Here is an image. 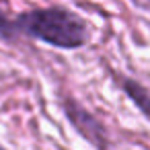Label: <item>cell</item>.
<instances>
[{
  "label": "cell",
  "instance_id": "6da1fadb",
  "mask_svg": "<svg viewBox=\"0 0 150 150\" xmlns=\"http://www.w3.org/2000/svg\"><path fill=\"white\" fill-rule=\"evenodd\" d=\"M15 27L27 37L62 50L82 47L91 39L88 23L64 6H45L21 13L15 19Z\"/></svg>",
  "mask_w": 150,
  "mask_h": 150
},
{
  "label": "cell",
  "instance_id": "7a4b0ae2",
  "mask_svg": "<svg viewBox=\"0 0 150 150\" xmlns=\"http://www.w3.org/2000/svg\"><path fill=\"white\" fill-rule=\"evenodd\" d=\"M64 111H66L68 121L80 132V136H84L91 144H95L97 150H107V146H109V134H107L103 121L97 115H93L91 111H86L72 97H68L64 101Z\"/></svg>",
  "mask_w": 150,
  "mask_h": 150
},
{
  "label": "cell",
  "instance_id": "3957f363",
  "mask_svg": "<svg viewBox=\"0 0 150 150\" xmlns=\"http://www.w3.org/2000/svg\"><path fill=\"white\" fill-rule=\"evenodd\" d=\"M117 84L125 91V95L132 99V103L150 119V91L144 84H140L138 80L127 78V76H117Z\"/></svg>",
  "mask_w": 150,
  "mask_h": 150
},
{
  "label": "cell",
  "instance_id": "277c9868",
  "mask_svg": "<svg viewBox=\"0 0 150 150\" xmlns=\"http://www.w3.org/2000/svg\"><path fill=\"white\" fill-rule=\"evenodd\" d=\"M17 27H15V21H11L2 11H0V39L4 41H13L17 37Z\"/></svg>",
  "mask_w": 150,
  "mask_h": 150
},
{
  "label": "cell",
  "instance_id": "5b68a950",
  "mask_svg": "<svg viewBox=\"0 0 150 150\" xmlns=\"http://www.w3.org/2000/svg\"><path fill=\"white\" fill-rule=\"evenodd\" d=\"M0 150H4V148H2V146H0Z\"/></svg>",
  "mask_w": 150,
  "mask_h": 150
}]
</instances>
